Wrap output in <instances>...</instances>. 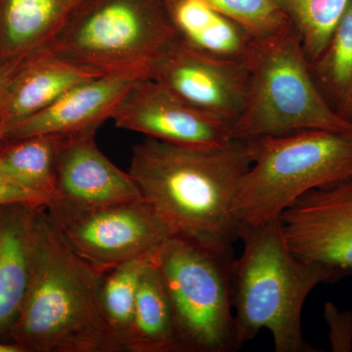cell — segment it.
Returning a JSON list of instances; mask_svg holds the SVG:
<instances>
[{
    "label": "cell",
    "instance_id": "30bf717a",
    "mask_svg": "<svg viewBox=\"0 0 352 352\" xmlns=\"http://www.w3.org/2000/svg\"><path fill=\"white\" fill-rule=\"evenodd\" d=\"M60 228L100 274L129 261L152 259L175 235L145 199L95 210Z\"/></svg>",
    "mask_w": 352,
    "mask_h": 352
},
{
    "label": "cell",
    "instance_id": "8fae6325",
    "mask_svg": "<svg viewBox=\"0 0 352 352\" xmlns=\"http://www.w3.org/2000/svg\"><path fill=\"white\" fill-rule=\"evenodd\" d=\"M279 221L298 258L352 274V178L307 192Z\"/></svg>",
    "mask_w": 352,
    "mask_h": 352
},
{
    "label": "cell",
    "instance_id": "9a60e30c",
    "mask_svg": "<svg viewBox=\"0 0 352 352\" xmlns=\"http://www.w3.org/2000/svg\"><path fill=\"white\" fill-rule=\"evenodd\" d=\"M44 206L11 204L0 207V340L14 333L31 277L32 226Z\"/></svg>",
    "mask_w": 352,
    "mask_h": 352
},
{
    "label": "cell",
    "instance_id": "52a82bcc",
    "mask_svg": "<svg viewBox=\"0 0 352 352\" xmlns=\"http://www.w3.org/2000/svg\"><path fill=\"white\" fill-rule=\"evenodd\" d=\"M152 259L170 298L182 351H236L233 254L175 235Z\"/></svg>",
    "mask_w": 352,
    "mask_h": 352
},
{
    "label": "cell",
    "instance_id": "3957f363",
    "mask_svg": "<svg viewBox=\"0 0 352 352\" xmlns=\"http://www.w3.org/2000/svg\"><path fill=\"white\" fill-rule=\"evenodd\" d=\"M244 249L232 263L235 349L270 331L276 352H315L303 338L302 312L310 292L349 276L325 264L298 258L279 219L240 227Z\"/></svg>",
    "mask_w": 352,
    "mask_h": 352
},
{
    "label": "cell",
    "instance_id": "ffe728a7",
    "mask_svg": "<svg viewBox=\"0 0 352 352\" xmlns=\"http://www.w3.org/2000/svg\"><path fill=\"white\" fill-rule=\"evenodd\" d=\"M309 65L322 94L336 103L342 115L352 94V0L325 50Z\"/></svg>",
    "mask_w": 352,
    "mask_h": 352
},
{
    "label": "cell",
    "instance_id": "484cf974",
    "mask_svg": "<svg viewBox=\"0 0 352 352\" xmlns=\"http://www.w3.org/2000/svg\"><path fill=\"white\" fill-rule=\"evenodd\" d=\"M25 57V56H24ZM23 57L0 61V106Z\"/></svg>",
    "mask_w": 352,
    "mask_h": 352
},
{
    "label": "cell",
    "instance_id": "d4e9b609",
    "mask_svg": "<svg viewBox=\"0 0 352 352\" xmlns=\"http://www.w3.org/2000/svg\"><path fill=\"white\" fill-rule=\"evenodd\" d=\"M4 133L6 129L0 126V142L3 139ZM11 204H30L44 207L46 205L41 196L28 189L11 175L0 157V207Z\"/></svg>",
    "mask_w": 352,
    "mask_h": 352
},
{
    "label": "cell",
    "instance_id": "cb8c5ba5",
    "mask_svg": "<svg viewBox=\"0 0 352 352\" xmlns=\"http://www.w3.org/2000/svg\"><path fill=\"white\" fill-rule=\"evenodd\" d=\"M324 319L329 328V340L333 352L352 351V312L342 311L333 302L324 305Z\"/></svg>",
    "mask_w": 352,
    "mask_h": 352
},
{
    "label": "cell",
    "instance_id": "ac0fdd59",
    "mask_svg": "<svg viewBox=\"0 0 352 352\" xmlns=\"http://www.w3.org/2000/svg\"><path fill=\"white\" fill-rule=\"evenodd\" d=\"M124 351L183 352L170 298L153 259L141 276Z\"/></svg>",
    "mask_w": 352,
    "mask_h": 352
},
{
    "label": "cell",
    "instance_id": "83f0119b",
    "mask_svg": "<svg viewBox=\"0 0 352 352\" xmlns=\"http://www.w3.org/2000/svg\"><path fill=\"white\" fill-rule=\"evenodd\" d=\"M342 116L352 124V94L349 102L346 103V107L342 110Z\"/></svg>",
    "mask_w": 352,
    "mask_h": 352
},
{
    "label": "cell",
    "instance_id": "277c9868",
    "mask_svg": "<svg viewBox=\"0 0 352 352\" xmlns=\"http://www.w3.org/2000/svg\"><path fill=\"white\" fill-rule=\"evenodd\" d=\"M250 142L252 164L234 201L240 227L279 219L307 192L352 178V132L305 131Z\"/></svg>",
    "mask_w": 352,
    "mask_h": 352
},
{
    "label": "cell",
    "instance_id": "ba28073f",
    "mask_svg": "<svg viewBox=\"0 0 352 352\" xmlns=\"http://www.w3.org/2000/svg\"><path fill=\"white\" fill-rule=\"evenodd\" d=\"M96 131L65 135L58 152L55 188L45 207L60 227L95 210L141 200L138 185L99 149Z\"/></svg>",
    "mask_w": 352,
    "mask_h": 352
},
{
    "label": "cell",
    "instance_id": "9c48e42d",
    "mask_svg": "<svg viewBox=\"0 0 352 352\" xmlns=\"http://www.w3.org/2000/svg\"><path fill=\"white\" fill-rule=\"evenodd\" d=\"M147 76L231 131L245 106L250 63L210 56L176 36L153 60Z\"/></svg>",
    "mask_w": 352,
    "mask_h": 352
},
{
    "label": "cell",
    "instance_id": "7402d4cb",
    "mask_svg": "<svg viewBox=\"0 0 352 352\" xmlns=\"http://www.w3.org/2000/svg\"><path fill=\"white\" fill-rule=\"evenodd\" d=\"M351 0H278L298 34L308 62L325 50Z\"/></svg>",
    "mask_w": 352,
    "mask_h": 352
},
{
    "label": "cell",
    "instance_id": "5bb4252c",
    "mask_svg": "<svg viewBox=\"0 0 352 352\" xmlns=\"http://www.w3.org/2000/svg\"><path fill=\"white\" fill-rule=\"evenodd\" d=\"M104 75L38 50L23 57L0 106L6 131L44 110L85 80Z\"/></svg>",
    "mask_w": 352,
    "mask_h": 352
},
{
    "label": "cell",
    "instance_id": "8992f818",
    "mask_svg": "<svg viewBox=\"0 0 352 352\" xmlns=\"http://www.w3.org/2000/svg\"><path fill=\"white\" fill-rule=\"evenodd\" d=\"M176 38L161 0H85L41 50L99 74L139 71Z\"/></svg>",
    "mask_w": 352,
    "mask_h": 352
},
{
    "label": "cell",
    "instance_id": "44dd1931",
    "mask_svg": "<svg viewBox=\"0 0 352 352\" xmlns=\"http://www.w3.org/2000/svg\"><path fill=\"white\" fill-rule=\"evenodd\" d=\"M149 261L151 259L129 261L109 270L102 277L99 292L102 311L119 351H124L141 276Z\"/></svg>",
    "mask_w": 352,
    "mask_h": 352
},
{
    "label": "cell",
    "instance_id": "4fadbf2b",
    "mask_svg": "<svg viewBox=\"0 0 352 352\" xmlns=\"http://www.w3.org/2000/svg\"><path fill=\"white\" fill-rule=\"evenodd\" d=\"M144 76L145 73L139 71L117 72L85 80L50 107L7 129L2 140L97 131L105 120L113 119L127 91Z\"/></svg>",
    "mask_w": 352,
    "mask_h": 352
},
{
    "label": "cell",
    "instance_id": "7a4b0ae2",
    "mask_svg": "<svg viewBox=\"0 0 352 352\" xmlns=\"http://www.w3.org/2000/svg\"><path fill=\"white\" fill-rule=\"evenodd\" d=\"M102 277L72 247L45 207L39 208L32 226L31 277L14 344L25 351H119L102 311Z\"/></svg>",
    "mask_w": 352,
    "mask_h": 352
},
{
    "label": "cell",
    "instance_id": "5b68a950",
    "mask_svg": "<svg viewBox=\"0 0 352 352\" xmlns=\"http://www.w3.org/2000/svg\"><path fill=\"white\" fill-rule=\"evenodd\" d=\"M305 131L352 132L315 82L293 28L256 41L250 83L231 138L252 140Z\"/></svg>",
    "mask_w": 352,
    "mask_h": 352
},
{
    "label": "cell",
    "instance_id": "e0dca14e",
    "mask_svg": "<svg viewBox=\"0 0 352 352\" xmlns=\"http://www.w3.org/2000/svg\"><path fill=\"white\" fill-rule=\"evenodd\" d=\"M85 0H0V61L41 50Z\"/></svg>",
    "mask_w": 352,
    "mask_h": 352
},
{
    "label": "cell",
    "instance_id": "6da1fadb",
    "mask_svg": "<svg viewBox=\"0 0 352 352\" xmlns=\"http://www.w3.org/2000/svg\"><path fill=\"white\" fill-rule=\"evenodd\" d=\"M251 164L250 140L196 148L147 138L134 146L129 173L175 235L233 254L240 232L234 201Z\"/></svg>",
    "mask_w": 352,
    "mask_h": 352
},
{
    "label": "cell",
    "instance_id": "d6986e66",
    "mask_svg": "<svg viewBox=\"0 0 352 352\" xmlns=\"http://www.w3.org/2000/svg\"><path fill=\"white\" fill-rule=\"evenodd\" d=\"M64 136L41 134L0 142V157L7 170L41 196L45 207L54 193L58 152Z\"/></svg>",
    "mask_w": 352,
    "mask_h": 352
},
{
    "label": "cell",
    "instance_id": "4316f807",
    "mask_svg": "<svg viewBox=\"0 0 352 352\" xmlns=\"http://www.w3.org/2000/svg\"><path fill=\"white\" fill-rule=\"evenodd\" d=\"M0 352H25L19 344L0 340Z\"/></svg>",
    "mask_w": 352,
    "mask_h": 352
},
{
    "label": "cell",
    "instance_id": "7c38bea8",
    "mask_svg": "<svg viewBox=\"0 0 352 352\" xmlns=\"http://www.w3.org/2000/svg\"><path fill=\"white\" fill-rule=\"evenodd\" d=\"M113 120L119 129L185 147H220L232 140L230 127L192 108L146 76L127 91Z\"/></svg>",
    "mask_w": 352,
    "mask_h": 352
},
{
    "label": "cell",
    "instance_id": "2e32d148",
    "mask_svg": "<svg viewBox=\"0 0 352 352\" xmlns=\"http://www.w3.org/2000/svg\"><path fill=\"white\" fill-rule=\"evenodd\" d=\"M176 36L191 47L227 61L250 63L258 38L207 0H161Z\"/></svg>",
    "mask_w": 352,
    "mask_h": 352
},
{
    "label": "cell",
    "instance_id": "603a6c76",
    "mask_svg": "<svg viewBox=\"0 0 352 352\" xmlns=\"http://www.w3.org/2000/svg\"><path fill=\"white\" fill-rule=\"evenodd\" d=\"M256 38H267L292 27L278 0H207Z\"/></svg>",
    "mask_w": 352,
    "mask_h": 352
}]
</instances>
